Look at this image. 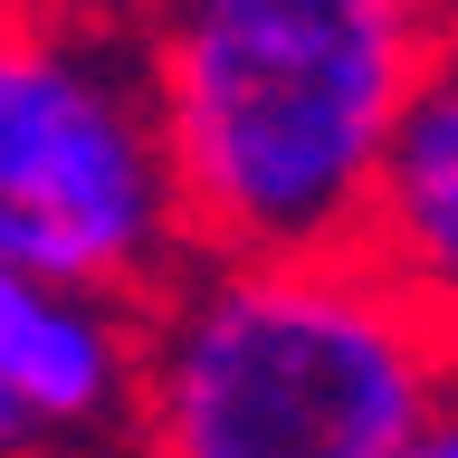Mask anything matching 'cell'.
I'll list each match as a JSON object with an SVG mask.
<instances>
[{
  "instance_id": "1",
  "label": "cell",
  "mask_w": 458,
  "mask_h": 458,
  "mask_svg": "<svg viewBox=\"0 0 458 458\" xmlns=\"http://www.w3.org/2000/svg\"><path fill=\"white\" fill-rule=\"evenodd\" d=\"M439 29V0H153L134 38L191 249H344Z\"/></svg>"
},
{
  "instance_id": "2",
  "label": "cell",
  "mask_w": 458,
  "mask_h": 458,
  "mask_svg": "<svg viewBox=\"0 0 458 458\" xmlns=\"http://www.w3.org/2000/svg\"><path fill=\"white\" fill-rule=\"evenodd\" d=\"M134 315V439L163 458H420L458 363L353 239L191 249Z\"/></svg>"
},
{
  "instance_id": "3",
  "label": "cell",
  "mask_w": 458,
  "mask_h": 458,
  "mask_svg": "<svg viewBox=\"0 0 458 458\" xmlns=\"http://www.w3.org/2000/svg\"><path fill=\"white\" fill-rule=\"evenodd\" d=\"M0 258L134 306L191 258L134 29L0 0Z\"/></svg>"
},
{
  "instance_id": "4",
  "label": "cell",
  "mask_w": 458,
  "mask_h": 458,
  "mask_svg": "<svg viewBox=\"0 0 458 458\" xmlns=\"http://www.w3.org/2000/svg\"><path fill=\"white\" fill-rule=\"evenodd\" d=\"M134 353H143L134 296L0 258V401L38 429V449L134 439Z\"/></svg>"
},
{
  "instance_id": "5",
  "label": "cell",
  "mask_w": 458,
  "mask_h": 458,
  "mask_svg": "<svg viewBox=\"0 0 458 458\" xmlns=\"http://www.w3.org/2000/svg\"><path fill=\"white\" fill-rule=\"evenodd\" d=\"M353 249L458 344V20L439 29L420 86H411L392 143H382Z\"/></svg>"
},
{
  "instance_id": "6",
  "label": "cell",
  "mask_w": 458,
  "mask_h": 458,
  "mask_svg": "<svg viewBox=\"0 0 458 458\" xmlns=\"http://www.w3.org/2000/svg\"><path fill=\"white\" fill-rule=\"evenodd\" d=\"M48 10H67V20H106V29H143V20H153V0H48Z\"/></svg>"
},
{
  "instance_id": "7",
  "label": "cell",
  "mask_w": 458,
  "mask_h": 458,
  "mask_svg": "<svg viewBox=\"0 0 458 458\" xmlns=\"http://www.w3.org/2000/svg\"><path fill=\"white\" fill-rule=\"evenodd\" d=\"M20 449H38V429H29L20 411H10V401H0V458H20Z\"/></svg>"
},
{
  "instance_id": "8",
  "label": "cell",
  "mask_w": 458,
  "mask_h": 458,
  "mask_svg": "<svg viewBox=\"0 0 458 458\" xmlns=\"http://www.w3.org/2000/svg\"><path fill=\"white\" fill-rule=\"evenodd\" d=\"M439 10H449V20H458V0H439Z\"/></svg>"
}]
</instances>
